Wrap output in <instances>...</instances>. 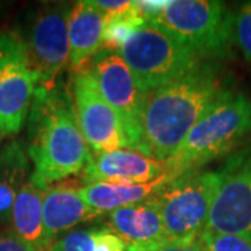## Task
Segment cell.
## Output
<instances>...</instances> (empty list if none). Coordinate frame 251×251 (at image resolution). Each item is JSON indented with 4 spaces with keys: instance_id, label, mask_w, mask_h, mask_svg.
<instances>
[{
    "instance_id": "obj_1",
    "label": "cell",
    "mask_w": 251,
    "mask_h": 251,
    "mask_svg": "<svg viewBox=\"0 0 251 251\" xmlns=\"http://www.w3.org/2000/svg\"><path fill=\"white\" fill-rule=\"evenodd\" d=\"M27 138L32 165L29 180L44 190L82 173L92 156L77 122L72 88L60 81L36 88L27 119Z\"/></svg>"
},
{
    "instance_id": "obj_2",
    "label": "cell",
    "mask_w": 251,
    "mask_h": 251,
    "mask_svg": "<svg viewBox=\"0 0 251 251\" xmlns=\"http://www.w3.org/2000/svg\"><path fill=\"white\" fill-rule=\"evenodd\" d=\"M229 88L215 66L201 62L169 84L150 91L141 113L140 152L165 162Z\"/></svg>"
},
{
    "instance_id": "obj_3",
    "label": "cell",
    "mask_w": 251,
    "mask_h": 251,
    "mask_svg": "<svg viewBox=\"0 0 251 251\" xmlns=\"http://www.w3.org/2000/svg\"><path fill=\"white\" fill-rule=\"evenodd\" d=\"M251 135V99L232 90L226 91L215 105L191 128L177 151L165 163L172 180L201 171L206 163L236 150Z\"/></svg>"
},
{
    "instance_id": "obj_4",
    "label": "cell",
    "mask_w": 251,
    "mask_h": 251,
    "mask_svg": "<svg viewBox=\"0 0 251 251\" xmlns=\"http://www.w3.org/2000/svg\"><path fill=\"white\" fill-rule=\"evenodd\" d=\"M147 92L169 84L202 62L181 38L155 21H145L119 50Z\"/></svg>"
},
{
    "instance_id": "obj_5",
    "label": "cell",
    "mask_w": 251,
    "mask_h": 251,
    "mask_svg": "<svg viewBox=\"0 0 251 251\" xmlns=\"http://www.w3.org/2000/svg\"><path fill=\"white\" fill-rule=\"evenodd\" d=\"M150 21L166 27L201 59H226L234 44V14L218 0H168Z\"/></svg>"
},
{
    "instance_id": "obj_6",
    "label": "cell",
    "mask_w": 251,
    "mask_h": 251,
    "mask_svg": "<svg viewBox=\"0 0 251 251\" xmlns=\"http://www.w3.org/2000/svg\"><path fill=\"white\" fill-rule=\"evenodd\" d=\"M219 183V169L196 171L172 180L156 194L168 242H198Z\"/></svg>"
},
{
    "instance_id": "obj_7",
    "label": "cell",
    "mask_w": 251,
    "mask_h": 251,
    "mask_svg": "<svg viewBox=\"0 0 251 251\" xmlns=\"http://www.w3.org/2000/svg\"><path fill=\"white\" fill-rule=\"evenodd\" d=\"M70 11L72 6L66 3L45 4L32 11L17 31L35 74L36 88L54 85L69 63Z\"/></svg>"
},
{
    "instance_id": "obj_8",
    "label": "cell",
    "mask_w": 251,
    "mask_h": 251,
    "mask_svg": "<svg viewBox=\"0 0 251 251\" xmlns=\"http://www.w3.org/2000/svg\"><path fill=\"white\" fill-rule=\"evenodd\" d=\"M36 78L17 31L0 32V125L6 138L27 123Z\"/></svg>"
},
{
    "instance_id": "obj_9",
    "label": "cell",
    "mask_w": 251,
    "mask_h": 251,
    "mask_svg": "<svg viewBox=\"0 0 251 251\" xmlns=\"http://www.w3.org/2000/svg\"><path fill=\"white\" fill-rule=\"evenodd\" d=\"M88 69L103 99L120 116L130 150L141 148V113L147 91L117 50L102 48Z\"/></svg>"
},
{
    "instance_id": "obj_10",
    "label": "cell",
    "mask_w": 251,
    "mask_h": 251,
    "mask_svg": "<svg viewBox=\"0 0 251 251\" xmlns=\"http://www.w3.org/2000/svg\"><path fill=\"white\" fill-rule=\"evenodd\" d=\"M219 172L205 230L251 236V145L234 152Z\"/></svg>"
},
{
    "instance_id": "obj_11",
    "label": "cell",
    "mask_w": 251,
    "mask_h": 251,
    "mask_svg": "<svg viewBox=\"0 0 251 251\" xmlns=\"http://www.w3.org/2000/svg\"><path fill=\"white\" fill-rule=\"evenodd\" d=\"M70 87L77 122L92 153L130 150L122 119L103 99L88 67L74 74Z\"/></svg>"
},
{
    "instance_id": "obj_12",
    "label": "cell",
    "mask_w": 251,
    "mask_h": 251,
    "mask_svg": "<svg viewBox=\"0 0 251 251\" xmlns=\"http://www.w3.org/2000/svg\"><path fill=\"white\" fill-rule=\"evenodd\" d=\"M166 173L165 163L134 150L92 153L82 172L85 184L109 183H150Z\"/></svg>"
},
{
    "instance_id": "obj_13",
    "label": "cell",
    "mask_w": 251,
    "mask_h": 251,
    "mask_svg": "<svg viewBox=\"0 0 251 251\" xmlns=\"http://www.w3.org/2000/svg\"><path fill=\"white\" fill-rule=\"evenodd\" d=\"M106 215L109 227L137 250H148L168 242L156 196L122 206Z\"/></svg>"
},
{
    "instance_id": "obj_14",
    "label": "cell",
    "mask_w": 251,
    "mask_h": 251,
    "mask_svg": "<svg viewBox=\"0 0 251 251\" xmlns=\"http://www.w3.org/2000/svg\"><path fill=\"white\" fill-rule=\"evenodd\" d=\"M102 216L81 197L80 188L56 183L46 188L44 197V226L50 244L77 225Z\"/></svg>"
},
{
    "instance_id": "obj_15",
    "label": "cell",
    "mask_w": 251,
    "mask_h": 251,
    "mask_svg": "<svg viewBox=\"0 0 251 251\" xmlns=\"http://www.w3.org/2000/svg\"><path fill=\"white\" fill-rule=\"evenodd\" d=\"M102 38L103 13L95 1H77L69 17V64L73 74L90 66L94 56L102 49Z\"/></svg>"
},
{
    "instance_id": "obj_16",
    "label": "cell",
    "mask_w": 251,
    "mask_h": 251,
    "mask_svg": "<svg viewBox=\"0 0 251 251\" xmlns=\"http://www.w3.org/2000/svg\"><path fill=\"white\" fill-rule=\"evenodd\" d=\"M171 181L172 179L166 173L150 183L95 181L80 187V194L91 208L105 215L122 206L131 205L135 202L155 197Z\"/></svg>"
},
{
    "instance_id": "obj_17",
    "label": "cell",
    "mask_w": 251,
    "mask_h": 251,
    "mask_svg": "<svg viewBox=\"0 0 251 251\" xmlns=\"http://www.w3.org/2000/svg\"><path fill=\"white\" fill-rule=\"evenodd\" d=\"M45 191L28 180L18 193L10 218L9 230L36 251H48L50 247L44 226Z\"/></svg>"
},
{
    "instance_id": "obj_18",
    "label": "cell",
    "mask_w": 251,
    "mask_h": 251,
    "mask_svg": "<svg viewBox=\"0 0 251 251\" xmlns=\"http://www.w3.org/2000/svg\"><path fill=\"white\" fill-rule=\"evenodd\" d=\"M32 165L27 148L17 140L0 147V229L7 230L14 201L31 179Z\"/></svg>"
},
{
    "instance_id": "obj_19",
    "label": "cell",
    "mask_w": 251,
    "mask_h": 251,
    "mask_svg": "<svg viewBox=\"0 0 251 251\" xmlns=\"http://www.w3.org/2000/svg\"><path fill=\"white\" fill-rule=\"evenodd\" d=\"M48 251H138L119 237L109 226L73 229L57 237Z\"/></svg>"
},
{
    "instance_id": "obj_20",
    "label": "cell",
    "mask_w": 251,
    "mask_h": 251,
    "mask_svg": "<svg viewBox=\"0 0 251 251\" xmlns=\"http://www.w3.org/2000/svg\"><path fill=\"white\" fill-rule=\"evenodd\" d=\"M145 20L141 17L140 11L135 9L125 16L103 20V38H102V48L120 50V48L125 45L126 41L134 34V31L140 25H143Z\"/></svg>"
},
{
    "instance_id": "obj_21",
    "label": "cell",
    "mask_w": 251,
    "mask_h": 251,
    "mask_svg": "<svg viewBox=\"0 0 251 251\" xmlns=\"http://www.w3.org/2000/svg\"><path fill=\"white\" fill-rule=\"evenodd\" d=\"M205 251H251V236L225 234L204 230L198 239Z\"/></svg>"
},
{
    "instance_id": "obj_22",
    "label": "cell",
    "mask_w": 251,
    "mask_h": 251,
    "mask_svg": "<svg viewBox=\"0 0 251 251\" xmlns=\"http://www.w3.org/2000/svg\"><path fill=\"white\" fill-rule=\"evenodd\" d=\"M234 44L251 70V1L243 3L234 14Z\"/></svg>"
},
{
    "instance_id": "obj_23",
    "label": "cell",
    "mask_w": 251,
    "mask_h": 251,
    "mask_svg": "<svg viewBox=\"0 0 251 251\" xmlns=\"http://www.w3.org/2000/svg\"><path fill=\"white\" fill-rule=\"evenodd\" d=\"M95 4L98 9L103 13V20H112V18L125 16L127 13L135 9V1H106V0H97Z\"/></svg>"
},
{
    "instance_id": "obj_24",
    "label": "cell",
    "mask_w": 251,
    "mask_h": 251,
    "mask_svg": "<svg viewBox=\"0 0 251 251\" xmlns=\"http://www.w3.org/2000/svg\"><path fill=\"white\" fill-rule=\"evenodd\" d=\"M0 251H36L27 243L18 239L11 230H1L0 233Z\"/></svg>"
},
{
    "instance_id": "obj_25",
    "label": "cell",
    "mask_w": 251,
    "mask_h": 251,
    "mask_svg": "<svg viewBox=\"0 0 251 251\" xmlns=\"http://www.w3.org/2000/svg\"><path fill=\"white\" fill-rule=\"evenodd\" d=\"M140 251V250H138ZM143 251H205L200 243H177V242H165L162 244H158L152 249Z\"/></svg>"
},
{
    "instance_id": "obj_26",
    "label": "cell",
    "mask_w": 251,
    "mask_h": 251,
    "mask_svg": "<svg viewBox=\"0 0 251 251\" xmlns=\"http://www.w3.org/2000/svg\"><path fill=\"white\" fill-rule=\"evenodd\" d=\"M4 138H6V137H4V133H3V127L0 125V147H1V143H3Z\"/></svg>"
},
{
    "instance_id": "obj_27",
    "label": "cell",
    "mask_w": 251,
    "mask_h": 251,
    "mask_svg": "<svg viewBox=\"0 0 251 251\" xmlns=\"http://www.w3.org/2000/svg\"><path fill=\"white\" fill-rule=\"evenodd\" d=\"M0 233H1V229H0Z\"/></svg>"
}]
</instances>
